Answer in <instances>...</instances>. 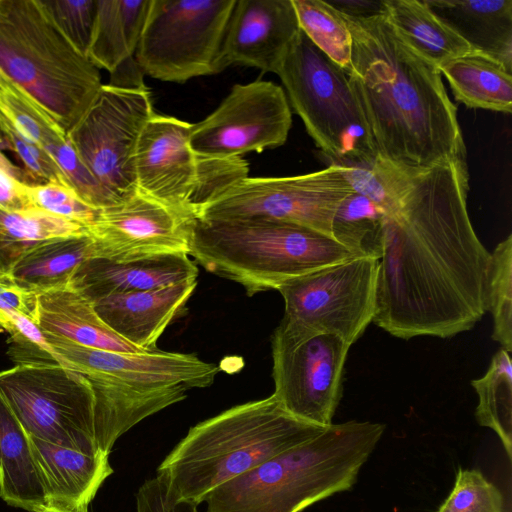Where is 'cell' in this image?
<instances>
[{"label": "cell", "mask_w": 512, "mask_h": 512, "mask_svg": "<svg viewBox=\"0 0 512 512\" xmlns=\"http://www.w3.org/2000/svg\"><path fill=\"white\" fill-rule=\"evenodd\" d=\"M466 158L416 169L385 217L373 323L401 338H449L487 311L491 253L467 210Z\"/></svg>", "instance_id": "6da1fadb"}, {"label": "cell", "mask_w": 512, "mask_h": 512, "mask_svg": "<svg viewBox=\"0 0 512 512\" xmlns=\"http://www.w3.org/2000/svg\"><path fill=\"white\" fill-rule=\"evenodd\" d=\"M343 17L352 37L348 77L377 153L412 169L466 158L457 107L438 67L397 35L386 12Z\"/></svg>", "instance_id": "7a4b0ae2"}, {"label": "cell", "mask_w": 512, "mask_h": 512, "mask_svg": "<svg viewBox=\"0 0 512 512\" xmlns=\"http://www.w3.org/2000/svg\"><path fill=\"white\" fill-rule=\"evenodd\" d=\"M0 391L30 437L109 456L116 440L146 418L140 398L51 361L0 371Z\"/></svg>", "instance_id": "3957f363"}, {"label": "cell", "mask_w": 512, "mask_h": 512, "mask_svg": "<svg viewBox=\"0 0 512 512\" xmlns=\"http://www.w3.org/2000/svg\"><path fill=\"white\" fill-rule=\"evenodd\" d=\"M385 425L348 421L283 451L216 487L207 512H301L350 490L375 450Z\"/></svg>", "instance_id": "277c9868"}, {"label": "cell", "mask_w": 512, "mask_h": 512, "mask_svg": "<svg viewBox=\"0 0 512 512\" xmlns=\"http://www.w3.org/2000/svg\"><path fill=\"white\" fill-rule=\"evenodd\" d=\"M326 428L292 416L271 395L191 427L161 462L157 475L177 498L198 506L216 487Z\"/></svg>", "instance_id": "5b68a950"}, {"label": "cell", "mask_w": 512, "mask_h": 512, "mask_svg": "<svg viewBox=\"0 0 512 512\" xmlns=\"http://www.w3.org/2000/svg\"><path fill=\"white\" fill-rule=\"evenodd\" d=\"M189 255L249 296L356 257L325 234L261 217L196 218Z\"/></svg>", "instance_id": "8992f818"}, {"label": "cell", "mask_w": 512, "mask_h": 512, "mask_svg": "<svg viewBox=\"0 0 512 512\" xmlns=\"http://www.w3.org/2000/svg\"><path fill=\"white\" fill-rule=\"evenodd\" d=\"M0 76L66 132L103 85L99 69L63 36L40 0H0Z\"/></svg>", "instance_id": "52a82bcc"}, {"label": "cell", "mask_w": 512, "mask_h": 512, "mask_svg": "<svg viewBox=\"0 0 512 512\" xmlns=\"http://www.w3.org/2000/svg\"><path fill=\"white\" fill-rule=\"evenodd\" d=\"M275 74L329 164L369 161L378 155L348 73L301 30Z\"/></svg>", "instance_id": "ba28073f"}, {"label": "cell", "mask_w": 512, "mask_h": 512, "mask_svg": "<svg viewBox=\"0 0 512 512\" xmlns=\"http://www.w3.org/2000/svg\"><path fill=\"white\" fill-rule=\"evenodd\" d=\"M140 70L111 76L67 135L83 163L115 203L136 190L135 153L155 114Z\"/></svg>", "instance_id": "9c48e42d"}, {"label": "cell", "mask_w": 512, "mask_h": 512, "mask_svg": "<svg viewBox=\"0 0 512 512\" xmlns=\"http://www.w3.org/2000/svg\"><path fill=\"white\" fill-rule=\"evenodd\" d=\"M191 124L155 113L145 125L135 153L139 191L171 206L193 212L232 184L249 176L243 157L208 158L189 144Z\"/></svg>", "instance_id": "30bf717a"}, {"label": "cell", "mask_w": 512, "mask_h": 512, "mask_svg": "<svg viewBox=\"0 0 512 512\" xmlns=\"http://www.w3.org/2000/svg\"><path fill=\"white\" fill-rule=\"evenodd\" d=\"M235 3L151 0L134 55L141 72L175 83L222 72V45Z\"/></svg>", "instance_id": "8fae6325"}, {"label": "cell", "mask_w": 512, "mask_h": 512, "mask_svg": "<svg viewBox=\"0 0 512 512\" xmlns=\"http://www.w3.org/2000/svg\"><path fill=\"white\" fill-rule=\"evenodd\" d=\"M271 345L272 395L292 416L321 427L331 425L351 346L336 335L283 322L275 329Z\"/></svg>", "instance_id": "7c38bea8"}, {"label": "cell", "mask_w": 512, "mask_h": 512, "mask_svg": "<svg viewBox=\"0 0 512 512\" xmlns=\"http://www.w3.org/2000/svg\"><path fill=\"white\" fill-rule=\"evenodd\" d=\"M378 260L355 257L293 278L277 290L289 326L333 334L350 346L373 322Z\"/></svg>", "instance_id": "4fadbf2b"}, {"label": "cell", "mask_w": 512, "mask_h": 512, "mask_svg": "<svg viewBox=\"0 0 512 512\" xmlns=\"http://www.w3.org/2000/svg\"><path fill=\"white\" fill-rule=\"evenodd\" d=\"M352 192L340 169L332 164L296 176H247L203 206L197 218L261 217L296 224L331 237L334 214Z\"/></svg>", "instance_id": "5bb4252c"}, {"label": "cell", "mask_w": 512, "mask_h": 512, "mask_svg": "<svg viewBox=\"0 0 512 512\" xmlns=\"http://www.w3.org/2000/svg\"><path fill=\"white\" fill-rule=\"evenodd\" d=\"M292 125L284 89L256 80L234 85L219 106L191 124L189 144L200 156L236 158L283 145Z\"/></svg>", "instance_id": "9a60e30c"}, {"label": "cell", "mask_w": 512, "mask_h": 512, "mask_svg": "<svg viewBox=\"0 0 512 512\" xmlns=\"http://www.w3.org/2000/svg\"><path fill=\"white\" fill-rule=\"evenodd\" d=\"M196 215L138 189L99 210L88 227L93 257L117 262L162 255H189Z\"/></svg>", "instance_id": "2e32d148"}, {"label": "cell", "mask_w": 512, "mask_h": 512, "mask_svg": "<svg viewBox=\"0 0 512 512\" xmlns=\"http://www.w3.org/2000/svg\"><path fill=\"white\" fill-rule=\"evenodd\" d=\"M43 334L63 366L135 388H205L214 382L219 371L215 364L204 362L194 354L159 349L145 353L105 351L48 333Z\"/></svg>", "instance_id": "e0dca14e"}, {"label": "cell", "mask_w": 512, "mask_h": 512, "mask_svg": "<svg viewBox=\"0 0 512 512\" xmlns=\"http://www.w3.org/2000/svg\"><path fill=\"white\" fill-rule=\"evenodd\" d=\"M299 31L292 0H236L223 40L222 66L276 73Z\"/></svg>", "instance_id": "ac0fdd59"}, {"label": "cell", "mask_w": 512, "mask_h": 512, "mask_svg": "<svg viewBox=\"0 0 512 512\" xmlns=\"http://www.w3.org/2000/svg\"><path fill=\"white\" fill-rule=\"evenodd\" d=\"M0 114L50 156L87 203L98 209L115 203L83 163L67 132L46 111L2 76Z\"/></svg>", "instance_id": "d6986e66"}, {"label": "cell", "mask_w": 512, "mask_h": 512, "mask_svg": "<svg viewBox=\"0 0 512 512\" xmlns=\"http://www.w3.org/2000/svg\"><path fill=\"white\" fill-rule=\"evenodd\" d=\"M197 278L138 292L113 294L93 301L99 317L116 334L145 352L157 350L167 326L181 316Z\"/></svg>", "instance_id": "ffe728a7"}, {"label": "cell", "mask_w": 512, "mask_h": 512, "mask_svg": "<svg viewBox=\"0 0 512 512\" xmlns=\"http://www.w3.org/2000/svg\"><path fill=\"white\" fill-rule=\"evenodd\" d=\"M197 276L198 268L186 254L126 262L92 257L78 267L69 286L93 302L113 294L158 289Z\"/></svg>", "instance_id": "44dd1931"}, {"label": "cell", "mask_w": 512, "mask_h": 512, "mask_svg": "<svg viewBox=\"0 0 512 512\" xmlns=\"http://www.w3.org/2000/svg\"><path fill=\"white\" fill-rule=\"evenodd\" d=\"M30 441L48 508L88 512L98 489L113 473L109 456L86 454L34 437Z\"/></svg>", "instance_id": "7402d4cb"}, {"label": "cell", "mask_w": 512, "mask_h": 512, "mask_svg": "<svg viewBox=\"0 0 512 512\" xmlns=\"http://www.w3.org/2000/svg\"><path fill=\"white\" fill-rule=\"evenodd\" d=\"M472 51L512 72V0H424Z\"/></svg>", "instance_id": "603a6c76"}, {"label": "cell", "mask_w": 512, "mask_h": 512, "mask_svg": "<svg viewBox=\"0 0 512 512\" xmlns=\"http://www.w3.org/2000/svg\"><path fill=\"white\" fill-rule=\"evenodd\" d=\"M37 324L43 333L89 348L145 353L108 327L97 314L93 302L69 285L38 293Z\"/></svg>", "instance_id": "cb8c5ba5"}, {"label": "cell", "mask_w": 512, "mask_h": 512, "mask_svg": "<svg viewBox=\"0 0 512 512\" xmlns=\"http://www.w3.org/2000/svg\"><path fill=\"white\" fill-rule=\"evenodd\" d=\"M0 497L28 512L48 508L30 437L0 391Z\"/></svg>", "instance_id": "d4e9b609"}, {"label": "cell", "mask_w": 512, "mask_h": 512, "mask_svg": "<svg viewBox=\"0 0 512 512\" xmlns=\"http://www.w3.org/2000/svg\"><path fill=\"white\" fill-rule=\"evenodd\" d=\"M151 0H97L87 58L113 73L134 58Z\"/></svg>", "instance_id": "484cf974"}, {"label": "cell", "mask_w": 512, "mask_h": 512, "mask_svg": "<svg viewBox=\"0 0 512 512\" xmlns=\"http://www.w3.org/2000/svg\"><path fill=\"white\" fill-rule=\"evenodd\" d=\"M92 257L89 234L56 238L25 252L4 274L20 287L41 293L68 286L78 267Z\"/></svg>", "instance_id": "4316f807"}, {"label": "cell", "mask_w": 512, "mask_h": 512, "mask_svg": "<svg viewBox=\"0 0 512 512\" xmlns=\"http://www.w3.org/2000/svg\"><path fill=\"white\" fill-rule=\"evenodd\" d=\"M438 69L454 98L466 107L511 113V71L496 60L471 50Z\"/></svg>", "instance_id": "83f0119b"}, {"label": "cell", "mask_w": 512, "mask_h": 512, "mask_svg": "<svg viewBox=\"0 0 512 512\" xmlns=\"http://www.w3.org/2000/svg\"><path fill=\"white\" fill-rule=\"evenodd\" d=\"M384 3L386 17L397 35L436 67L471 51L424 0H384Z\"/></svg>", "instance_id": "f1b7e54d"}, {"label": "cell", "mask_w": 512, "mask_h": 512, "mask_svg": "<svg viewBox=\"0 0 512 512\" xmlns=\"http://www.w3.org/2000/svg\"><path fill=\"white\" fill-rule=\"evenodd\" d=\"M88 234V228L36 207L0 208V270L2 274L25 252L56 238Z\"/></svg>", "instance_id": "f546056e"}, {"label": "cell", "mask_w": 512, "mask_h": 512, "mask_svg": "<svg viewBox=\"0 0 512 512\" xmlns=\"http://www.w3.org/2000/svg\"><path fill=\"white\" fill-rule=\"evenodd\" d=\"M385 212L368 198L352 192L338 206L331 237L356 257L382 256Z\"/></svg>", "instance_id": "4dcf8cb0"}, {"label": "cell", "mask_w": 512, "mask_h": 512, "mask_svg": "<svg viewBox=\"0 0 512 512\" xmlns=\"http://www.w3.org/2000/svg\"><path fill=\"white\" fill-rule=\"evenodd\" d=\"M478 396L475 418L492 429L501 440L507 456L512 455V362L510 353L499 349L487 372L471 381Z\"/></svg>", "instance_id": "1f68e13d"}, {"label": "cell", "mask_w": 512, "mask_h": 512, "mask_svg": "<svg viewBox=\"0 0 512 512\" xmlns=\"http://www.w3.org/2000/svg\"><path fill=\"white\" fill-rule=\"evenodd\" d=\"M332 165L340 169L353 192L371 200L386 215L397 208L416 170L379 154L369 161Z\"/></svg>", "instance_id": "d6a6232c"}, {"label": "cell", "mask_w": 512, "mask_h": 512, "mask_svg": "<svg viewBox=\"0 0 512 512\" xmlns=\"http://www.w3.org/2000/svg\"><path fill=\"white\" fill-rule=\"evenodd\" d=\"M300 30L347 73L351 69L352 37L343 15L323 0H292Z\"/></svg>", "instance_id": "836d02e7"}, {"label": "cell", "mask_w": 512, "mask_h": 512, "mask_svg": "<svg viewBox=\"0 0 512 512\" xmlns=\"http://www.w3.org/2000/svg\"><path fill=\"white\" fill-rule=\"evenodd\" d=\"M487 311L493 318L492 339L512 351V235L491 253L486 291Z\"/></svg>", "instance_id": "e575fe53"}, {"label": "cell", "mask_w": 512, "mask_h": 512, "mask_svg": "<svg viewBox=\"0 0 512 512\" xmlns=\"http://www.w3.org/2000/svg\"><path fill=\"white\" fill-rule=\"evenodd\" d=\"M437 512H504V498L482 472L459 467L453 489Z\"/></svg>", "instance_id": "d590c367"}, {"label": "cell", "mask_w": 512, "mask_h": 512, "mask_svg": "<svg viewBox=\"0 0 512 512\" xmlns=\"http://www.w3.org/2000/svg\"><path fill=\"white\" fill-rule=\"evenodd\" d=\"M0 143L15 154L33 184L57 183L72 187L66 175L37 144L23 136L0 114ZM73 188V187H72Z\"/></svg>", "instance_id": "8d00e7d4"}, {"label": "cell", "mask_w": 512, "mask_h": 512, "mask_svg": "<svg viewBox=\"0 0 512 512\" xmlns=\"http://www.w3.org/2000/svg\"><path fill=\"white\" fill-rule=\"evenodd\" d=\"M69 43L87 57L97 12V0H40Z\"/></svg>", "instance_id": "74e56055"}, {"label": "cell", "mask_w": 512, "mask_h": 512, "mask_svg": "<svg viewBox=\"0 0 512 512\" xmlns=\"http://www.w3.org/2000/svg\"><path fill=\"white\" fill-rule=\"evenodd\" d=\"M31 204L52 215L89 227L99 210L87 203L74 188L57 183L26 184Z\"/></svg>", "instance_id": "f35d334b"}, {"label": "cell", "mask_w": 512, "mask_h": 512, "mask_svg": "<svg viewBox=\"0 0 512 512\" xmlns=\"http://www.w3.org/2000/svg\"><path fill=\"white\" fill-rule=\"evenodd\" d=\"M136 512H198L197 505L177 498L166 481L156 475L146 480L136 494Z\"/></svg>", "instance_id": "ab89813d"}, {"label": "cell", "mask_w": 512, "mask_h": 512, "mask_svg": "<svg viewBox=\"0 0 512 512\" xmlns=\"http://www.w3.org/2000/svg\"><path fill=\"white\" fill-rule=\"evenodd\" d=\"M0 309L23 314L37 324L38 293L20 287L2 274L0 275Z\"/></svg>", "instance_id": "60d3db41"}, {"label": "cell", "mask_w": 512, "mask_h": 512, "mask_svg": "<svg viewBox=\"0 0 512 512\" xmlns=\"http://www.w3.org/2000/svg\"><path fill=\"white\" fill-rule=\"evenodd\" d=\"M26 184L13 173L0 168V208L23 210L34 207L26 193Z\"/></svg>", "instance_id": "b9f144b4"}, {"label": "cell", "mask_w": 512, "mask_h": 512, "mask_svg": "<svg viewBox=\"0 0 512 512\" xmlns=\"http://www.w3.org/2000/svg\"><path fill=\"white\" fill-rule=\"evenodd\" d=\"M341 14L354 19H367L386 12L384 0L327 1Z\"/></svg>", "instance_id": "7bdbcfd3"}, {"label": "cell", "mask_w": 512, "mask_h": 512, "mask_svg": "<svg viewBox=\"0 0 512 512\" xmlns=\"http://www.w3.org/2000/svg\"><path fill=\"white\" fill-rule=\"evenodd\" d=\"M0 168H3L14 175H16L25 184H33L25 171L14 165L1 151H0Z\"/></svg>", "instance_id": "ee69618b"}, {"label": "cell", "mask_w": 512, "mask_h": 512, "mask_svg": "<svg viewBox=\"0 0 512 512\" xmlns=\"http://www.w3.org/2000/svg\"><path fill=\"white\" fill-rule=\"evenodd\" d=\"M44 512H70V511H64V510H59V509H55V508H47Z\"/></svg>", "instance_id": "f6af8a7d"}, {"label": "cell", "mask_w": 512, "mask_h": 512, "mask_svg": "<svg viewBox=\"0 0 512 512\" xmlns=\"http://www.w3.org/2000/svg\"><path fill=\"white\" fill-rule=\"evenodd\" d=\"M0 275H2V272H1V270H0Z\"/></svg>", "instance_id": "bcb514c9"}]
</instances>
